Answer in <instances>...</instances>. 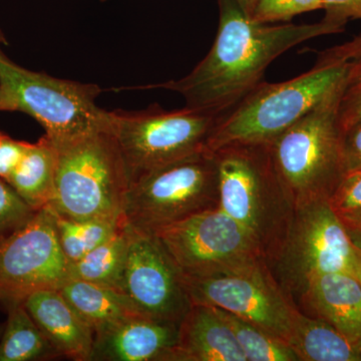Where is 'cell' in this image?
<instances>
[{"instance_id":"cell-1","label":"cell","mask_w":361,"mask_h":361,"mask_svg":"<svg viewBox=\"0 0 361 361\" xmlns=\"http://www.w3.org/2000/svg\"><path fill=\"white\" fill-rule=\"evenodd\" d=\"M217 1L219 26L205 58L186 77L137 89L178 92L187 106L224 116L260 84L278 56L307 40L345 30L324 20L310 25L259 23L236 0Z\"/></svg>"},{"instance_id":"cell-2","label":"cell","mask_w":361,"mask_h":361,"mask_svg":"<svg viewBox=\"0 0 361 361\" xmlns=\"http://www.w3.org/2000/svg\"><path fill=\"white\" fill-rule=\"evenodd\" d=\"M220 208L250 234L268 266L283 245L295 204L278 174L270 144H230L213 151Z\"/></svg>"},{"instance_id":"cell-3","label":"cell","mask_w":361,"mask_h":361,"mask_svg":"<svg viewBox=\"0 0 361 361\" xmlns=\"http://www.w3.org/2000/svg\"><path fill=\"white\" fill-rule=\"evenodd\" d=\"M351 61L318 58L311 70L286 82H260L221 116L208 142L211 151L230 144H271L341 90Z\"/></svg>"},{"instance_id":"cell-4","label":"cell","mask_w":361,"mask_h":361,"mask_svg":"<svg viewBox=\"0 0 361 361\" xmlns=\"http://www.w3.org/2000/svg\"><path fill=\"white\" fill-rule=\"evenodd\" d=\"M56 147L52 210L73 220L122 219L130 177L111 128Z\"/></svg>"},{"instance_id":"cell-5","label":"cell","mask_w":361,"mask_h":361,"mask_svg":"<svg viewBox=\"0 0 361 361\" xmlns=\"http://www.w3.org/2000/svg\"><path fill=\"white\" fill-rule=\"evenodd\" d=\"M102 92L94 84L23 68L0 49V111L32 116L56 146L111 128V111L97 104Z\"/></svg>"},{"instance_id":"cell-6","label":"cell","mask_w":361,"mask_h":361,"mask_svg":"<svg viewBox=\"0 0 361 361\" xmlns=\"http://www.w3.org/2000/svg\"><path fill=\"white\" fill-rule=\"evenodd\" d=\"M344 87L270 144L278 174L295 207L329 200L348 172L338 123Z\"/></svg>"},{"instance_id":"cell-7","label":"cell","mask_w":361,"mask_h":361,"mask_svg":"<svg viewBox=\"0 0 361 361\" xmlns=\"http://www.w3.org/2000/svg\"><path fill=\"white\" fill-rule=\"evenodd\" d=\"M219 205L217 159L213 151L206 149L130 183L122 216L134 231L156 235Z\"/></svg>"},{"instance_id":"cell-8","label":"cell","mask_w":361,"mask_h":361,"mask_svg":"<svg viewBox=\"0 0 361 361\" xmlns=\"http://www.w3.org/2000/svg\"><path fill=\"white\" fill-rule=\"evenodd\" d=\"M221 116L187 104L175 111L149 106L140 111H111V130L130 184L151 171L208 149Z\"/></svg>"},{"instance_id":"cell-9","label":"cell","mask_w":361,"mask_h":361,"mask_svg":"<svg viewBox=\"0 0 361 361\" xmlns=\"http://www.w3.org/2000/svg\"><path fill=\"white\" fill-rule=\"evenodd\" d=\"M269 268L295 305L318 275L346 272L355 276V242L329 201L296 207L286 239Z\"/></svg>"},{"instance_id":"cell-10","label":"cell","mask_w":361,"mask_h":361,"mask_svg":"<svg viewBox=\"0 0 361 361\" xmlns=\"http://www.w3.org/2000/svg\"><path fill=\"white\" fill-rule=\"evenodd\" d=\"M155 236L183 277L212 276L264 260L250 234L220 207L176 223Z\"/></svg>"},{"instance_id":"cell-11","label":"cell","mask_w":361,"mask_h":361,"mask_svg":"<svg viewBox=\"0 0 361 361\" xmlns=\"http://www.w3.org/2000/svg\"><path fill=\"white\" fill-rule=\"evenodd\" d=\"M182 280L192 303L229 311L288 343L297 306L265 260L212 276Z\"/></svg>"},{"instance_id":"cell-12","label":"cell","mask_w":361,"mask_h":361,"mask_svg":"<svg viewBox=\"0 0 361 361\" xmlns=\"http://www.w3.org/2000/svg\"><path fill=\"white\" fill-rule=\"evenodd\" d=\"M49 205L25 225L0 239V303L4 308L23 303L33 292L59 289L71 279Z\"/></svg>"},{"instance_id":"cell-13","label":"cell","mask_w":361,"mask_h":361,"mask_svg":"<svg viewBox=\"0 0 361 361\" xmlns=\"http://www.w3.org/2000/svg\"><path fill=\"white\" fill-rule=\"evenodd\" d=\"M129 229L121 290L145 315L180 324L192 305L180 271L155 235Z\"/></svg>"},{"instance_id":"cell-14","label":"cell","mask_w":361,"mask_h":361,"mask_svg":"<svg viewBox=\"0 0 361 361\" xmlns=\"http://www.w3.org/2000/svg\"><path fill=\"white\" fill-rule=\"evenodd\" d=\"M179 325L130 316L94 334L90 361H173Z\"/></svg>"},{"instance_id":"cell-15","label":"cell","mask_w":361,"mask_h":361,"mask_svg":"<svg viewBox=\"0 0 361 361\" xmlns=\"http://www.w3.org/2000/svg\"><path fill=\"white\" fill-rule=\"evenodd\" d=\"M23 305L59 356L90 361L94 332L58 289L33 292Z\"/></svg>"},{"instance_id":"cell-16","label":"cell","mask_w":361,"mask_h":361,"mask_svg":"<svg viewBox=\"0 0 361 361\" xmlns=\"http://www.w3.org/2000/svg\"><path fill=\"white\" fill-rule=\"evenodd\" d=\"M298 302L308 314L322 318L353 341L361 336V283L346 272H330L311 280Z\"/></svg>"},{"instance_id":"cell-17","label":"cell","mask_w":361,"mask_h":361,"mask_svg":"<svg viewBox=\"0 0 361 361\" xmlns=\"http://www.w3.org/2000/svg\"><path fill=\"white\" fill-rule=\"evenodd\" d=\"M173 361H247L232 330L212 305L192 303L179 325Z\"/></svg>"},{"instance_id":"cell-18","label":"cell","mask_w":361,"mask_h":361,"mask_svg":"<svg viewBox=\"0 0 361 361\" xmlns=\"http://www.w3.org/2000/svg\"><path fill=\"white\" fill-rule=\"evenodd\" d=\"M288 344L299 361H361L355 341L322 318L295 310Z\"/></svg>"},{"instance_id":"cell-19","label":"cell","mask_w":361,"mask_h":361,"mask_svg":"<svg viewBox=\"0 0 361 361\" xmlns=\"http://www.w3.org/2000/svg\"><path fill=\"white\" fill-rule=\"evenodd\" d=\"M58 290L94 334L130 316L144 314L123 291L111 287L70 279Z\"/></svg>"},{"instance_id":"cell-20","label":"cell","mask_w":361,"mask_h":361,"mask_svg":"<svg viewBox=\"0 0 361 361\" xmlns=\"http://www.w3.org/2000/svg\"><path fill=\"white\" fill-rule=\"evenodd\" d=\"M58 149L54 142L42 135L30 142L25 156L6 182L33 211L49 205L56 186Z\"/></svg>"},{"instance_id":"cell-21","label":"cell","mask_w":361,"mask_h":361,"mask_svg":"<svg viewBox=\"0 0 361 361\" xmlns=\"http://www.w3.org/2000/svg\"><path fill=\"white\" fill-rule=\"evenodd\" d=\"M7 320L0 337V361H37L59 357L23 303L6 308Z\"/></svg>"},{"instance_id":"cell-22","label":"cell","mask_w":361,"mask_h":361,"mask_svg":"<svg viewBox=\"0 0 361 361\" xmlns=\"http://www.w3.org/2000/svg\"><path fill=\"white\" fill-rule=\"evenodd\" d=\"M129 240V227L123 224L110 239L96 247L80 260L71 263V279L121 290Z\"/></svg>"},{"instance_id":"cell-23","label":"cell","mask_w":361,"mask_h":361,"mask_svg":"<svg viewBox=\"0 0 361 361\" xmlns=\"http://www.w3.org/2000/svg\"><path fill=\"white\" fill-rule=\"evenodd\" d=\"M54 213L59 244L71 263L85 257L96 247L110 239L125 224L123 218L118 220H73L59 216L54 211Z\"/></svg>"},{"instance_id":"cell-24","label":"cell","mask_w":361,"mask_h":361,"mask_svg":"<svg viewBox=\"0 0 361 361\" xmlns=\"http://www.w3.org/2000/svg\"><path fill=\"white\" fill-rule=\"evenodd\" d=\"M215 308L232 330L247 361H299L287 342L238 315Z\"/></svg>"},{"instance_id":"cell-25","label":"cell","mask_w":361,"mask_h":361,"mask_svg":"<svg viewBox=\"0 0 361 361\" xmlns=\"http://www.w3.org/2000/svg\"><path fill=\"white\" fill-rule=\"evenodd\" d=\"M327 201L348 232L360 230L361 168L348 171Z\"/></svg>"},{"instance_id":"cell-26","label":"cell","mask_w":361,"mask_h":361,"mask_svg":"<svg viewBox=\"0 0 361 361\" xmlns=\"http://www.w3.org/2000/svg\"><path fill=\"white\" fill-rule=\"evenodd\" d=\"M318 9H322V0H256L251 18L259 23H274Z\"/></svg>"},{"instance_id":"cell-27","label":"cell","mask_w":361,"mask_h":361,"mask_svg":"<svg viewBox=\"0 0 361 361\" xmlns=\"http://www.w3.org/2000/svg\"><path fill=\"white\" fill-rule=\"evenodd\" d=\"M35 213L16 190L0 178V239L25 225Z\"/></svg>"},{"instance_id":"cell-28","label":"cell","mask_w":361,"mask_h":361,"mask_svg":"<svg viewBox=\"0 0 361 361\" xmlns=\"http://www.w3.org/2000/svg\"><path fill=\"white\" fill-rule=\"evenodd\" d=\"M350 61L348 80L338 106V123L342 133L361 120V59Z\"/></svg>"},{"instance_id":"cell-29","label":"cell","mask_w":361,"mask_h":361,"mask_svg":"<svg viewBox=\"0 0 361 361\" xmlns=\"http://www.w3.org/2000/svg\"><path fill=\"white\" fill-rule=\"evenodd\" d=\"M30 142L18 141L0 130V178L7 180L25 156Z\"/></svg>"},{"instance_id":"cell-30","label":"cell","mask_w":361,"mask_h":361,"mask_svg":"<svg viewBox=\"0 0 361 361\" xmlns=\"http://www.w3.org/2000/svg\"><path fill=\"white\" fill-rule=\"evenodd\" d=\"M323 20L345 28L351 20H361V0H322Z\"/></svg>"},{"instance_id":"cell-31","label":"cell","mask_w":361,"mask_h":361,"mask_svg":"<svg viewBox=\"0 0 361 361\" xmlns=\"http://www.w3.org/2000/svg\"><path fill=\"white\" fill-rule=\"evenodd\" d=\"M342 149L346 170L361 168V120L342 133Z\"/></svg>"},{"instance_id":"cell-32","label":"cell","mask_w":361,"mask_h":361,"mask_svg":"<svg viewBox=\"0 0 361 361\" xmlns=\"http://www.w3.org/2000/svg\"><path fill=\"white\" fill-rule=\"evenodd\" d=\"M319 58L332 61H348L361 59V35L348 42L320 52Z\"/></svg>"},{"instance_id":"cell-33","label":"cell","mask_w":361,"mask_h":361,"mask_svg":"<svg viewBox=\"0 0 361 361\" xmlns=\"http://www.w3.org/2000/svg\"><path fill=\"white\" fill-rule=\"evenodd\" d=\"M350 234V233H349ZM351 238L355 244V253H356V271L355 277L360 280L361 283V237L355 236V235L350 234Z\"/></svg>"},{"instance_id":"cell-34","label":"cell","mask_w":361,"mask_h":361,"mask_svg":"<svg viewBox=\"0 0 361 361\" xmlns=\"http://www.w3.org/2000/svg\"><path fill=\"white\" fill-rule=\"evenodd\" d=\"M238 2L240 7L243 9L244 13L249 18H252L253 16L254 9H255L256 0H236Z\"/></svg>"},{"instance_id":"cell-35","label":"cell","mask_w":361,"mask_h":361,"mask_svg":"<svg viewBox=\"0 0 361 361\" xmlns=\"http://www.w3.org/2000/svg\"><path fill=\"white\" fill-rule=\"evenodd\" d=\"M7 44V39L6 35H4V33L1 32V30H0V44Z\"/></svg>"},{"instance_id":"cell-36","label":"cell","mask_w":361,"mask_h":361,"mask_svg":"<svg viewBox=\"0 0 361 361\" xmlns=\"http://www.w3.org/2000/svg\"><path fill=\"white\" fill-rule=\"evenodd\" d=\"M349 233H350V232H349ZM350 234L355 235V236L361 237V229L358 230V231L350 233Z\"/></svg>"},{"instance_id":"cell-37","label":"cell","mask_w":361,"mask_h":361,"mask_svg":"<svg viewBox=\"0 0 361 361\" xmlns=\"http://www.w3.org/2000/svg\"><path fill=\"white\" fill-rule=\"evenodd\" d=\"M4 325H0V337H1L2 332H4Z\"/></svg>"},{"instance_id":"cell-38","label":"cell","mask_w":361,"mask_h":361,"mask_svg":"<svg viewBox=\"0 0 361 361\" xmlns=\"http://www.w3.org/2000/svg\"><path fill=\"white\" fill-rule=\"evenodd\" d=\"M356 343L358 344V346H360V350H361V336L360 337V338H358V341H356Z\"/></svg>"}]
</instances>
